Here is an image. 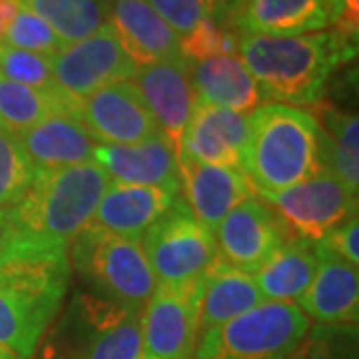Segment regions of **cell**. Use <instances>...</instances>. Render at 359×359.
I'll return each instance as SVG.
<instances>
[{
    "label": "cell",
    "instance_id": "4316f807",
    "mask_svg": "<svg viewBox=\"0 0 359 359\" xmlns=\"http://www.w3.org/2000/svg\"><path fill=\"white\" fill-rule=\"evenodd\" d=\"M50 26L65 44L92 36L106 25L104 0H20Z\"/></svg>",
    "mask_w": 359,
    "mask_h": 359
},
{
    "label": "cell",
    "instance_id": "74e56055",
    "mask_svg": "<svg viewBox=\"0 0 359 359\" xmlns=\"http://www.w3.org/2000/svg\"><path fill=\"white\" fill-rule=\"evenodd\" d=\"M0 359H18V358H14L13 353H8V351L0 349Z\"/></svg>",
    "mask_w": 359,
    "mask_h": 359
},
{
    "label": "cell",
    "instance_id": "ba28073f",
    "mask_svg": "<svg viewBox=\"0 0 359 359\" xmlns=\"http://www.w3.org/2000/svg\"><path fill=\"white\" fill-rule=\"evenodd\" d=\"M140 244L158 285L200 282L218 257L214 231L194 216L182 196L150 226Z\"/></svg>",
    "mask_w": 359,
    "mask_h": 359
},
{
    "label": "cell",
    "instance_id": "7c38bea8",
    "mask_svg": "<svg viewBox=\"0 0 359 359\" xmlns=\"http://www.w3.org/2000/svg\"><path fill=\"white\" fill-rule=\"evenodd\" d=\"M218 256L231 268L256 273L292 236L262 198H248L222 219L216 231Z\"/></svg>",
    "mask_w": 359,
    "mask_h": 359
},
{
    "label": "cell",
    "instance_id": "2e32d148",
    "mask_svg": "<svg viewBox=\"0 0 359 359\" xmlns=\"http://www.w3.org/2000/svg\"><path fill=\"white\" fill-rule=\"evenodd\" d=\"M250 116L198 102L182 132L178 154L216 166H244Z\"/></svg>",
    "mask_w": 359,
    "mask_h": 359
},
{
    "label": "cell",
    "instance_id": "8992f818",
    "mask_svg": "<svg viewBox=\"0 0 359 359\" xmlns=\"http://www.w3.org/2000/svg\"><path fill=\"white\" fill-rule=\"evenodd\" d=\"M70 245V266L88 292L124 308L144 309L158 283L140 242L88 226Z\"/></svg>",
    "mask_w": 359,
    "mask_h": 359
},
{
    "label": "cell",
    "instance_id": "7402d4cb",
    "mask_svg": "<svg viewBox=\"0 0 359 359\" xmlns=\"http://www.w3.org/2000/svg\"><path fill=\"white\" fill-rule=\"evenodd\" d=\"M36 170H60L92 162L98 142L74 112H56L16 136Z\"/></svg>",
    "mask_w": 359,
    "mask_h": 359
},
{
    "label": "cell",
    "instance_id": "83f0119b",
    "mask_svg": "<svg viewBox=\"0 0 359 359\" xmlns=\"http://www.w3.org/2000/svg\"><path fill=\"white\" fill-rule=\"evenodd\" d=\"M325 164L347 190H359V120L355 114L327 112L325 116Z\"/></svg>",
    "mask_w": 359,
    "mask_h": 359
},
{
    "label": "cell",
    "instance_id": "3957f363",
    "mask_svg": "<svg viewBox=\"0 0 359 359\" xmlns=\"http://www.w3.org/2000/svg\"><path fill=\"white\" fill-rule=\"evenodd\" d=\"M110 184L108 174L94 162L36 170L25 198L8 208L11 244L68 250L90 226Z\"/></svg>",
    "mask_w": 359,
    "mask_h": 359
},
{
    "label": "cell",
    "instance_id": "7a4b0ae2",
    "mask_svg": "<svg viewBox=\"0 0 359 359\" xmlns=\"http://www.w3.org/2000/svg\"><path fill=\"white\" fill-rule=\"evenodd\" d=\"M238 52L262 100L297 108L320 102L335 66L355 56V39L335 30L292 36L244 34Z\"/></svg>",
    "mask_w": 359,
    "mask_h": 359
},
{
    "label": "cell",
    "instance_id": "30bf717a",
    "mask_svg": "<svg viewBox=\"0 0 359 359\" xmlns=\"http://www.w3.org/2000/svg\"><path fill=\"white\" fill-rule=\"evenodd\" d=\"M204 280L156 285L140 316V359H192L200 339Z\"/></svg>",
    "mask_w": 359,
    "mask_h": 359
},
{
    "label": "cell",
    "instance_id": "277c9868",
    "mask_svg": "<svg viewBox=\"0 0 359 359\" xmlns=\"http://www.w3.org/2000/svg\"><path fill=\"white\" fill-rule=\"evenodd\" d=\"M242 170L256 194L283 192L327 168L323 128L304 108L264 104L250 114Z\"/></svg>",
    "mask_w": 359,
    "mask_h": 359
},
{
    "label": "cell",
    "instance_id": "9a60e30c",
    "mask_svg": "<svg viewBox=\"0 0 359 359\" xmlns=\"http://www.w3.org/2000/svg\"><path fill=\"white\" fill-rule=\"evenodd\" d=\"M92 162L102 168L114 184L156 186L180 192L178 146L162 132L138 144H98Z\"/></svg>",
    "mask_w": 359,
    "mask_h": 359
},
{
    "label": "cell",
    "instance_id": "d4e9b609",
    "mask_svg": "<svg viewBox=\"0 0 359 359\" xmlns=\"http://www.w3.org/2000/svg\"><path fill=\"white\" fill-rule=\"evenodd\" d=\"M318 264L320 259L316 256L313 245L290 238L254 273L257 290L264 297V302L295 304L308 292L309 283L316 276Z\"/></svg>",
    "mask_w": 359,
    "mask_h": 359
},
{
    "label": "cell",
    "instance_id": "cb8c5ba5",
    "mask_svg": "<svg viewBox=\"0 0 359 359\" xmlns=\"http://www.w3.org/2000/svg\"><path fill=\"white\" fill-rule=\"evenodd\" d=\"M264 304L256 278L231 268L222 257L208 268L200 311V335Z\"/></svg>",
    "mask_w": 359,
    "mask_h": 359
},
{
    "label": "cell",
    "instance_id": "4dcf8cb0",
    "mask_svg": "<svg viewBox=\"0 0 359 359\" xmlns=\"http://www.w3.org/2000/svg\"><path fill=\"white\" fill-rule=\"evenodd\" d=\"M287 359H358V325L316 323Z\"/></svg>",
    "mask_w": 359,
    "mask_h": 359
},
{
    "label": "cell",
    "instance_id": "9c48e42d",
    "mask_svg": "<svg viewBox=\"0 0 359 359\" xmlns=\"http://www.w3.org/2000/svg\"><path fill=\"white\" fill-rule=\"evenodd\" d=\"M256 196L282 219L292 238L311 245L358 214V194L347 190L330 168L283 192Z\"/></svg>",
    "mask_w": 359,
    "mask_h": 359
},
{
    "label": "cell",
    "instance_id": "603a6c76",
    "mask_svg": "<svg viewBox=\"0 0 359 359\" xmlns=\"http://www.w3.org/2000/svg\"><path fill=\"white\" fill-rule=\"evenodd\" d=\"M198 102L219 106L250 116L259 108L262 94L250 70L238 54L188 60Z\"/></svg>",
    "mask_w": 359,
    "mask_h": 359
},
{
    "label": "cell",
    "instance_id": "8d00e7d4",
    "mask_svg": "<svg viewBox=\"0 0 359 359\" xmlns=\"http://www.w3.org/2000/svg\"><path fill=\"white\" fill-rule=\"evenodd\" d=\"M11 218H8V210H0V257L6 252V248L11 244Z\"/></svg>",
    "mask_w": 359,
    "mask_h": 359
},
{
    "label": "cell",
    "instance_id": "e0dca14e",
    "mask_svg": "<svg viewBox=\"0 0 359 359\" xmlns=\"http://www.w3.org/2000/svg\"><path fill=\"white\" fill-rule=\"evenodd\" d=\"M134 80L158 130L178 146L182 132L198 106L188 60L180 58L142 65Z\"/></svg>",
    "mask_w": 359,
    "mask_h": 359
},
{
    "label": "cell",
    "instance_id": "5b68a950",
    "mask_svg": "<svg viewBox=\"0 0 359 359\" xmlns=\"http://www.w3.org/2000/svg\"><path fill=\"white\" fill-rule=\"evenodd\" d=\"M140 316L88 290L76 292L42 339V359H140Z\"/></svg>",
    "mask_w": 359,
    "mask_h": 359
},
{
    "label": "cell",
    "instance_id": "52a82bcc",
    "mask_svg": "<svg viewBox=\"0 0 359 359\" xmlns=\"http://www.w3.org/2000/svg\"><path fill=\"white\" fill-rule=\"evenodd\" d=\"M308 330L295 304L264 302L200 335L192 359H287Z\"/></svg>",
    "mask_w": 359,
    "mask_h": 359
},
{
    "label": "cell",
    "instance_id": "5bb4252c",
    "mask_svg": "<svg viewBox=\"0 0 359 359\" xmlns=\"http://www.w3.org/2000/svg\"><path fill=\"white\" fill-rule=\"evenodd\" d=\"M178 174L184 202L192 210L194 216L212 231H216L222 219L236 205L248 198H254L256 194L252 180L240 168L196 162L178 154Z\"/></svg>",
    "mask_w": 359,
    "mask_h": 359
},
{
    "label": "cell",
    "instance_id": "f1b7e54d",
    "mask_svg": "<svg viewBox=\"0 0 359 359\" xmlns=\"http://www.w3.org/2000/svg\"><path fill=\"white\" fill-rule=\"evenodd\" d=\"M240 32L231 22L228 8L208 16L182 39V56L186 60H202L210 56L236 54L240 46Z\"/></svg>",
    "mask_w": 359,
    "mask_h": 359
},
{
    "label": "cell",
    "instance_id": "44dd1931",
    "mask_svg": "<svg viewBox=\"0 0 359 359\" xmlns=\"http://www.w3.org/2000/svg\"><path fill=\"white\" fill-rule=\"evenodd\" d=\"M228 13L244 34L292 36L330 26L327 0H228Z\"/></svg>",
    "mask_w": 359,
    "mask_h": 359
},
{
    "label": "cell",
    "instance_id": "ffe728a7",
    "mask_svg": "<svg viewBox=\"0 0 359 359\" xmlns=\"http://www.w3.org/2000/svg\"><path fill=\"white\" fill-rule=\"evenodd\" d=\"M320 259L308 292L295 306L308 320L320 325H358L359 271L358 266L334 256L318 254Z\"/></svg>",
    "mask_w": 359,
    "mask_h": 359
},
{
    "label": "cell",
    "instance_id": "e575fe53",
    "mask_svg": "<svg viewBox=\"0 0 359 359\" xmlns=\"http://www.w3.org/2000/svg\"><path fill=\"white\" fill-rule=\"evenodd\" d=\"M318 254L334 256L347 264H359V219L358 214L335 226L330 233H325L318 244L313 245Z\"/></svg>",
    "mask_w": 359,
    "mask_h": 359
},
{
    "label": "cell",
    "instance_id": "d6a6232c",
    "mask_svg": "<svg viewBox=\"0 0 359 359\" xmlns=\"http://www.w3.org/2000/svg\"><path fill=\"white\" fill-rule=\"evenodd\" d=\"M0 76L40 92L60 90L54 82L50 56L0 44Z\"/></svg>",
    "mask_w": 359,
    "mask_h": 359
},
{
    "label": "cell",
    "instance_id": "6da1fadb",
    "mask_svg": "<svg viewBox=\"0 0 359 359\" xmlns=\"http://www.w3.org/2000/svg\"><path fill=\"white\" fill-rule=\"evenodd\" d=\"M70 268L62 248H6L0 257V349L32 359L65 306Z\"/></svg>",
    "mask_w": 359,
    "mask_h": 359
},
{
    "label": "cell",
    "instance_id": "8fae6325",
    "mask_svg": "<svg viewBox=\"0 0 359 359\" xmlns=\"http://www.w3.org/2000/svg\"><path fill=\"white\" fill-rule=\"evenodd\" d=\"M50 68L56 86L76 102L102 86L134 80L138 72L108 22L50 56Z\"/></svg>",
    "mask_w": 359,
    "mask_h": 359
},
{
    "label": "cell",
    "instance_id": "f546056e",
    "mask_svg": "<svg viewBox=\"0 0 359 359\" xmlns=\"http://www.w3.org/2000/svg\"><path fill=\"white\" fill-rule=\"evenodd\" d=\"M36 168L28 160L18 138L0 128V210L18 204L28 192Z\"/></svg>",
    "mask_w": 359,
    "mask_h": 359
},
{
    "label": "cell",
    "instance_id": "ac0fdd59",
    "mask_svg": "<svg viewBox=\"0 0 359 359\" xmlns=\"http://www.w3.org/2000/svg\"><path fill=\"white\" fill-rule=\"evenodd\" d=\"M106 22L136 66L180 60L182 39L146 0H104Z\"/></svg>",
    "mask_w": 359,
    "mask_h": 359
},
{
    "label": "cell",
    "instance_id": "4fadbf2b",
    "mask_svg": "<svg viewBox=\"0 0 359 359\" xmlns=\"http://www.w3.org/2000/svg\"><path fill=\"white\" fill-rule=\"evenodd\" d=\"M78 118L98 144H138L160 132L134 80L108 84L82 98Z\"/></svg>",
    "mask_w": 359,
    "mask_h": 359
},
{
    "label": "cell",
    "instance_id": "f35d334b",
    "mask_svg": "<svg viewBox=\"0 0 359 359\" xmlns=\"http://www.w3.org/2000/svg\"><path fill=\"white\" fill-rule=\"evenodd\" d=\"M2 32H4V26H2V18H0V42H2Z\"/></svg>",
    "mask_w": 359,
    "mask_h": 359
},
{
    "label": "cell",
    "instance_id": "484cf974",
    "mask_svg": "<svg viewBox=\"0 0 359 359\" xmlns=\"http://www.w3.org/2000/svg\"><path fill=\"white\" fill-rule=\"evenodd\" d=\"M56 112L78 114V102L62 90L40 92L0 76V128L20 136Z\"/></svg>",
    "mask_w": 359,
    "mask_h": 359
},
{
    "label": "cell",
    "instance_id": "1f68e13d",
    "mask_svg": "<svg viewBox=\"0 0 359 359\" xmlns=\"http://www.w3.org/2000/svg\"><path fill=\"white\" fill-rule=\"evenodd\" d=\"M6 46L20 48V50L36 52L42 56H54L66 44L56 36V32L46 25L39 14H34L25 4L14 14V18L6 25L2 32V42Z\"/></svg>",
    "mask_w": 359,
    "mask_h": 359
},
{
    "label": "cell",
    "instance_id": "d590c367",
    "mask_svg": "<svg viewBox=\"0 0 359 359\" xmlns=\"http://www.w3.org/2000/svg\"><path fill=\"white\" fill-rule=\"evenodd\" d=\"M359 2L358 0H327V16L330 26L335 32L358 40L359 22Z\"/></svg>",
    "mask_w": 359,
    "mask_h": 359
},
{
    "label": "cell",
    "instance_id": "836d02e7",
    "mask_svg": "<svg viewBox=\"0 0 359 359\" xmlns=\"http://www.w3.org/2000/svg\"><path fill=\"white\" fill-rule=\"evenodd\" d=\"M180 39L188 36L208 16L228 8V0H146Z\"/></svg>",
    "mask_w": 359,
    "mask_h": 359
},
{
    "label": "cell",
    "instance_id": "d6986e66",
    "mask_svg": "<svg viewBox=\"0 0 359 359\" xmlns=\"http://www.w3.org/2000/svg\"><path fill=\"white\" fill-rule=\"evenodd\" d=\"M178 190L156 188V186H128V184H110L104 192L100 204L96 208L90 226L142 242L144 233L150 230L160 216H164Z\"/></svg>",
    "mask_w": 359,
    "mask_h": 359
}]
</instances>
